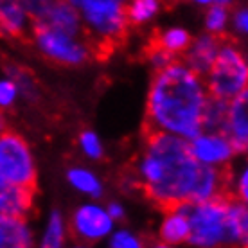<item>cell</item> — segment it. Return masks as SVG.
I'll return each mask as SVG.
<instances>
[{
  "label": "cell",
  "instance_id": "obj_1",
  "mask_svg": "<svg viewBox=\"0 0 248 248\" xmlns=\"http://www.w3.org/2000/svg\"><path fill=\"white\" fill-rule=\"evenodd\" d=\"M209 90L202 76L180 60L156 70L146 95V133H166L191 140L203 131V110Z\"/></svg>",
  "mask_w": 248,
  "mask_h": 248
},
{
  "label": "cell",
  "instance_id": "obj_2",
  "mask_svg": "<svg viewBox=\"0 0 248 248\" xmlns=\"http://www.w3.org/2000/svg\"><path fill=\"white\" fill-rule=\"evenodd\" d=\"M200 169L187 140L166 133H146L135 160V184L164 211L191 203Z\"/></svg>",
  "mask_w": 248,
  "mask_h": 248
},
{
  "label": "cell",
  "instance_id": "obj_3",
  "mask_svg": "<svg viewBox=\"0 0 248 248\" xmlns=\"http://www.w3.org/2000/svg\"><path fill=\"white\" fill-rule=\"evenodd\" d=\"M79 15L83 32L95 50H108L130 29L126 0H67Z\"/></svg>",
  "mask_w": 248,
  "mask_h": 248
},
{
  "label": "cell",
  "instance_id": "obj_4",
  "mask_svg": "<svg viewBox=\"0 0 248 248\" xmlns=\"http://www.w3.org/2000/svg\"><path fill=\"white\" fill-rule=\"evenodd\" d=\"M203 81L211 97L227 103L248 92V58L241 45L232 40H221L216 62Z\"/></svg>",
  "mask_w": 248,
  "mask_h": 248
},
{
  "label": "cell",
  "instance_id": "obj_5",
  "mask_svg": "<svg viewBox=\"0 0 248 248\" xmlns=\"http://www.w3.org/2000/svg\"><path fill=\"white\" fill-rule=\"evenodd\" d=\"M227 207L229 194H221L202 203H187V245L191 248H229Z\"/></svg>",
  "mask_w": 248,
  "mask_h": 248
},
{
  "label": "cell",
  "instance_id": "obj_6",
  "mask_svg": "<svg viewBox=\"0 0 248 248\" xmlns=\"http://www.w3.org/2000/svg\"><path fill=\"white\" fill-rule=\"evenodd\" d=\"M29 36L47 62L62 67H81L97 54L87 36H74L42 24H32Z\"/></svg>",
  "mask_w": 248,
  "mask_h": 248
},
{
  "label": "cell",
  "instance_id": "obj_7",
  "mask_svg": "<svg viewBox=\"0 0 248 248\" xmlns=\"http://www.w3.org/2000/svg\"><path fill=\"white\" fill-rule=\"evenodd\" d=\"M0 178L36 191V156L29 140L11 128L0 133Z\"/></svg>",
  "mask_w": 248,
  "mask_h": 248
},
{
  "label": "cell",
  "instance_id": "obj_8",
  "mask_svg": "<svg viewBox=\"0 0 248 248\" xmlns=\"http://www.w3.org/2000/svg\"><path fill=\"white\" fill-rule=\"evenodd\" d=\"M67 223L70 237H74V241L88 243L95 247L99 243H105L117 227L105 205L95 200L78 205L67 219Z\"/></svg>",
  "mask_w": 248,
  "mask_h": 248
},
{
  "label": "cell",
  "instance_id": "obj_9",
  "mask_svg": "<svg viewBox=\"0 0 248 248\" xmlns=\"http://www.w3.org/2000/svg\"><path fill=\"white\" fill-rule=\"evenodd\" d=\"M187 144L192 158L203 168L227 171L234 158L239 156L232 142L221 131H200L194 139L187 140Z\"/></svg>",
  "mask_w": 248,
  "mask_h": 248
},
{
  "label": "cell",
  "instance_id": "obj_10",
  "mask_svg": "<svg viewBox=\"0 0 248 248\" xmlns=\"http://www.w3.org/2000/svg\"><path fill=\"white\" fill-rule=\"evenodd\" d=\"M223 38H216L212 34L202 32L196 38H192L187 50L182 54L180 62L186 65L189 70H192L194 74L205 78L207 72L211 70V67L216 62L217 50L221 45Z\"/></svg>",
  "mask_w": 248,
  "mask_h": 248
},
{
  "label": "cell",
  "instance_id": "obj_11",
  "mask_svg": "<svg viewBox=\"0 0 248 248\" xmlns=\"http://www.w3.org/2000/svg\"><path fill=\"white\" fill-rule=\"evenodd\" d=\"M223 133L227 135L237 155H245L248 149V92L229 101Z\"/></svg>",
  "mask_w": 248,
  "mask_h": 248
},
{
  "label": "cell",
  "instance_id": "obj_12",
  "mask_svg": "<svg viewBox=\"0 0 248 248\" xmlns=\"http://www.w3.org/2000/svg\"><path fill=\"white\" fill-rule=\"evenodd\" d=\"M0 248H36V232L29 217L0 214Z\"/></svg>",
  "mask_w": 248,
  "mask_h": 248
},
{
  "label": "cell",
  "instance_id": "obj_13",
  "mask_svg": "<svg viewBox=\"0 0 248 248\" xmlns=\"http://www.w3.org/2000/svg\"><path fill=\"white\" fill-rule=\"evenodd\" d=\"M34 189L15 186L0 178V214L6 216L29 217L34 209Z\"/></svg>",
  "mask_w": 248,
  "mask_h": 248
},
{
  "label": "cell",
  "instance_id": "obj_14",
  "mask_svg": "<svg viewBox=\"0 0 248 248\" xmlns=\"http://www.w3.org/2000/svg\"><path fill=\"white\" fill-rule=\"evenodd\" d=\"M187 239H189L187 205L164 209V216L158 225V241L178 248L182 245H187Z\"/></svg>",
  "mask_w": 248,
  "mask_h": 248
},
{
  "label": "cell",
  "instance_id": "obj_15",
  "mask_svg": "<svg viewBox=\"0 0 248 248\" xmlns=\"http://www.w3.org/2000/svg\"><path fill=\"white\" fill-rule=\"evenodd\" d=\"M32 29V20L22 0H0V34L7 38H25Z\"/></svg>",
  "mask_w": 248,
  "mask_h": 248
},
{
  "label": "cell",
  "instance_id": "obj_16",
  "mask_svg": "<svg viewBox=\"0 0 248 248\" xmlns=\"http://www.w3.org/2000/svg\"><path fill=\"white\" fill-rule=\"evenodd\" d=\"M32 24L47 25L50 29L68 32V34H74V36H85L79 15L76 11V7L67 0H56L52 4V7L44 15V18L32 22Z\"/></svg>",
  "mask_w": 248,
  "mask_h": 248
},
{
  "label": "cell",
  "instance_id": "obj_17",
  "mask_svg": "<svg viewBox=\"0 0 248 248\" xmlns=\"http://www.w3.org/2000/svg\"><path fill=\"white\" fill-rule=\"evenodd\" d=\"M67 184L74 189L78 194L87 196L90 200H101L105 194V184L101 180V176L93 169L87 166H70L65 173Z\"/></svg>",
  "mask_w": 248,
  "mask_h": 248
},
{
  "label": "cell",
  "instance_id": "obj_18",
  "mask_svg": "<svg viewBox=\"0 0 248 248\" xmlns=\"http://www.w3.org/2000/svg\"><path fill=\"white\" fill-rule=\"evenodd\" d=\"M70 241L67 217L60 209H52L45 217L44 229L36 239V248H67Z\"/></svg>",
  "mask_w": 248,
  "mask_h": 248
},
{
  "label": "cell",
  "instance_id": "obj_19",
  "mask_svg": "<svg viewBox=\"0 0 248 248\" xmlns=\"http://www.w3.org/2000/svg\"><path fill=\"white\" fill-rule=\"evenodd\" d=\"M227 229H229V248L248 247V207L245 202L229 196L227 207Z\"/></svg>",
  "mask_w": 248,
  "mask_h": 248
},
{
  "label": "cell",
  "instance_id": "obj_20",
  "mask_svg": "<svg viewBox=\"0 0 248 248\" xmlns=\"http://www.w3.org/2000/svg\"><path fill=\"white\" fill-rule=\"evenodd\" d=\"M191 40H192V34L187 31L186 27H182V25H171V27L162 29L156 34V38L153 40V45H156L162 50L169 52L176 60H180L182 54L186 52L189 44H191Z\"/></svg>",
  "mask_w": 248,
  "mask_h": 248
},
{
  "label": "cell",
  "instance_id": "obj_21",
  "mask_svg": "<svg viewBox=\"0 0 248 248\" xmlns=\"http://www.w3.org/2000/svg\"><path fill=\"white\" fill-rule=\"evenodd\" d=\"M162 0H126V18L130 27H144L160 15Z\"/></svg>",
  "mask_w": 248,
  "mask_h": 248
},
{
  "label": "cell",
  "instance_id": "obj_22",
  "mask_svg": "<svg viewBox=\"0 0 248 248\" xmlns=\"http://www.w3.org/2000/svg\"><path fill=\"white\" fill-rule=\"evenodd\" d=\"M230 24V9L223 6H209L205 9L203 29L207 34L216 38H223L229 32Z\"/></svg>",
  "mask_w": 248,
  "mask_h": 248
},
{
  "label": "cell",
  "instance_id": "obj_23",
  "mask_svg": "<svg viewBox=\"0 0 248 248\" xmlns=\"http://www.w3.org/2000/svg\"><path fill=\"white\" fill-rule=\"evenodd\" d=\"M227 108H229L227 101L209 97L203 110V119H202L203 131H221L223 133L225 119H227Z\"/></svg>",
  "mask_w": 248,
  "mask_h": 248
},
{
  "label": "cell",
  "instance_id": "obj_24",
  "mask_svg": "<svg viewBox=\"0 0 248 248\" xmlns=\"http://www.w3.org/2000/svg\"><path fill=\"white\" fill-rule=\"evenodd\" d=\"M78 149L87 160L97 162L105 156V142L97 131L83 130L78 135Z\"/></svg>",
  "mask_w": 248,
  "mask_h": 248
},
{
  "label": "cell",
  "instance_id": "obj_25",
  "mask_svg": "<svg viewBox=\"0 0 248 248\" xmlns=\"http://www.w3.org/2000/svg\"><path fill=\"white\" fill-rule=\"evenodd\" d=\"M105 243L106 248H148L140 234L126 227H115V230L108 236Z\"/></svg>",
  "mask_w": 248,
  "mask_h": 248
},
{
  "label": "cell",
  "instance_id": "obj_26",
  "mask_svg": "<svg viewBox=\"0 0 248 248\" xmlns=\"http://www.w3.org/2000/svg\"><path fill=\"white\" fill-rule=\"evenodd\" d=\"M227 194L248 203V168L243 166L236 173H227Z\"/></svg>",
  "mask_w": 248,
  "mask_h": 248
},
{
  "label": "cell",
  "instance_id": "obj_27",
  "mask_svg": "<svg viewBox=\"0 0 248 248\" xmlns=\"http://www.w3.org/2000/svg\"><path fill=\"white\" fill-rule=\"evenodd\" d=\"M7 76L13 78V81L16 83V87L20 90V95L27 101H34L38 97V85L36 81L32 79L31 74L20 67H11L7 70Z\"/></svg>",
  "mask_w": 248,
  "mask_h": 248
},
{
  "label": "cell",
  "instance_id": "obj_28",
  "mask_svg": "<svg viewBox=\"0 0 248 248\" xmlns=\"http://www.w3.org/2000/svg\"><path fill=\"white\" fill-rule=\"evenodd\" d=\"M20 99H22V95H20V90L13 78H9L7 74L2 76L0 78V112L6 113L7 110L15 108Z\"/></svg>",
  "mask_w": 248,
  "mask_h": 248
},
{
  "label": "cell",
  "instance_id": "obj_29",
  "mask_svg": "<svg viewBox=\"0 0 248 248\" xmlns=\"http://www.w3.org/2000/svg\"><path fill=\"white\" fill-rule=\"evenodd\" d=\"M229 31L234 32L236 38H247L248 34V9L247 6H236L230 11Z\"/></svg>",
  "mask_w": 248,
  "mask_h": 248
},
{
  "label": "cell",
  "instance_id": "obj_30",
  "mask_svg": "<svg viewBox=\"0 0 248 248\" xmlns=\"http://www.w3.org/2000/svg\"><path fill=\"white\" fill-rule=\"evenodd\" d=\"M146 58H148L149 65H151V68H153L155 72L169 67L171 63L176 62V58L171 56L166 50H162L160 47H156V45H151V47H149V50L146 52Z\"/></svg>",
  "mask_w": 248,
  "mask_h": 248
},
{
  "label": "cell",
  "instance_id": "obj_31",
  "mask_svg": "<svg viewBox=\"0 0 248 248\" xmlns=\"http://www.w3.org/2000/svg\"><path fill=\"white\" fill-rule=\"evenodd\" d=\"M54 2L56 0H22L25 11L31 16L32 22H38L40 18H44V15L52 7Z\"/></svg>",
  "mask_w": 248,
  "mask_h": 248
},
{
  "label": "cell",
  "instance_id": "obj_32",
  "mask_svg": "<svg viewBox=\"0 0 248 248\" xmlns=\"http://www.w3.org/2000/svg\"><path fill=\"white\" fill-rule=\"evenodd\" d=\"M105 207H106V211H108V214H110V217H112L115 223H121L124 217H126V207H124V203L117 202V200L108 202Z\"/></svg>",
  "mask_w": 248,
  "mask_h": 248
},
{
  "label": "cell",
  "instance_id": "obj_33",
  "mask_svg": "<svg viewBox=\"0 0 248 248\" xmlns=\"http://www.w3.org/2000/svg\"><path fill=\"white\" fill-rule=\"evenodd\" d=\"M189 2H192L194 6H200V7H207L209 6H214V0H189Z\"/></svg>",
  "mask_w": 248,
  "mask_h": 248
},
{
  "label": "cell",
  "instance_id": "obj_34",
  "mask_svg": "<svg viewBox=\"0 0 248 248\" xmlns=\"http://www.w3.org/2000/svg\"><path fill=\"white\" fill-rule=\"evenodd\" d=\"M67 248H97L95 245H88V243H79V241H74V243H68Z\"/></svg>",
  "mask_w": 248,
  "mask_h": 248
},
{
  "label": "cell",
  "instance_id": "obj_35",
  "mask_svg": "<svg viewBox=\"0 0 248 248\" xmlns=\"http://www.w3.org/2000/svg\"><path fill=\"white\" fill-rule=\"evenodd\" d=\"M9 128V123H7V117H6V113L4 112H0V133L4 130H7Z\"/></svg>",
  "mask_w": 248,
  "mask_h": 248
},
{
  "label": "cell",
  "instance_id": "obj_36",
  "mask_svg": "<svg viewBox=\"0 0 248 248\" xmlns=\"http://www.w3.org/2000/svg\"><path fill=\"white\" fill-rule=\"evenodd\" d=\"M236 4V0H214V6H223V7H232Z\"/></svg>",
  "mask_w": 248,
  "mask_h": 248
},
{
  "label": "cell",
  "instance_id": "obj_37",
  "mask_svg": "<svg viewBox=\"0 0 248 248\" xmlns=\"http://www.w3.org/2000/svg\"><path fill=\"white\" fill-rule=\"evenodd\" d=\"M149 248H176V247H171V245H166V243H162V241H156L155 245H151Z\"/></svg>",
  "mask_w": 248,
  "mask_h": 248
}]
</instances>
